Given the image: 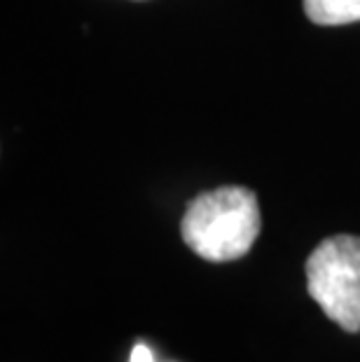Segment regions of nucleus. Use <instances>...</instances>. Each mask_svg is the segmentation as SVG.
<instances>
[{"label": "nucleus", "mask_w": 360, "mask_h": 362, "mask_svg": "<svg viewBox=\"0 0 360 362\" xmlns=\"http://www.w3.org/2000/svg\"><path fill=\"white\" fill-rule=\"evenodd\" d=\"M262 229L255 192L241 185L209 189L187 204L180 236L190 250L206 262L246 257Z\"/></svg>", "instance_id": "nucleus-1"}, {"label": "nucleus", "mask_w": 360, "mask_h": 362, "mask_svg": "<svg viewBox=\"0 0 360 362\" xmlns=\"http://www.w3.org/2000/svg\"><path fill=\"white\" fill-rule=\"evenodd\" d=\"M304 12L318 26H344L360 21V0H304Z\"/></svg>", "instance_id": "nucleus-3"}, {"label": "nucleus", "mask_w": 360, "mask_h": 362, "mask_svg": "<svg viewBox=\"0 0 360 362\" xmlns=\"http://www.w3.org/2000/svg\"><path fill=\"white\" fill-rule=\"evenodd\" d=\"M306 292L344 332H360V236L320 241L304 264Z\"/></svg>", "instance_id": "nucleus-2"}, {"label": "nucleus", "mask_w": 360, "mask_h": 362, "mask_svg": "<svg viewBox=\"0 0 360 362\" xmlns=\"http://www.w3.org/2000/svg\"><path fill=\"white\" fill-rule=\"evenodd\" d=\"M129 362H155V358H152V351L145 344H136Z\"/></svg>", "instance_id": "nucleus-4"}]
</instances>
